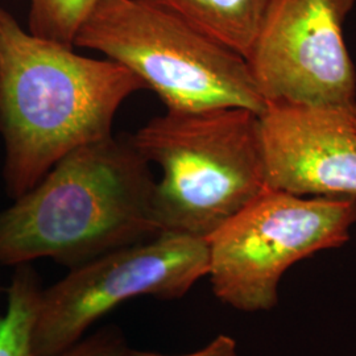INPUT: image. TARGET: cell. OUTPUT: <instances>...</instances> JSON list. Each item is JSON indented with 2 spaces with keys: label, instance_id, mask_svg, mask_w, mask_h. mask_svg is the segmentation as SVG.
Returning <instances> with one entry per match:
<instances>
[{
  "label": "cell",
  "instance_id": "cell-1",
  "mask_svg": "<svg viewBox=\"0 0 356 356\" xmlns=\"http://www.w3.org/2000/svg\"><path fill=\"white\" fill-rule=\"evenodd\" d=\"M145 85L113 60L38 38L0 6L3 177L16 200L76 148L113 135L122 103Z\"/></svg>",
  "mask_w": 356,
  "mask_h": 356
},
{
  "label": "cell",
  "instance_id": "cell-2",
  "mask_svg": "<svg viewBox=\"0 0 356 356\" xmlns=\"http://www.w3.org/2000/svg\"><path fill=\"white\" fill-rule=\"evenodd\" d=\"M148 164L113 135L66 154L0 211V266L49 257L73 269L161 234Z\"/></svg>",
  "mask_w": 356,
  "mask_h": 356
},
{
  "label": "cell",
  "instance_id": "cell-3",
  "mask_svg": "<svg viewBox=\"0 0 356 356\" xmlns=\"http://www.w3.org/2000/svg\"><path fill=\"white\" fill-rule=\"evenodd\" d=\"M128 138L161 168L152 194L160 232L207 239L267 189L259 114L248 108L166 111Z\"/></svg>",
  "mask_w": 356,
  "mask_h": 356
},
{
  "label": "cell",
  "instance_id": "cell-4",
  "mask_svg": "<svg viewBox=\"0 0 356 356\" xmlns=\"http://www.w3.org/2000/svg\"><path fill=\"white\" fill-rule=\"evenodd\" d=\"M74 47L124 66L166 111L266 108L247 61L147 0H101L79 28Z\"/></svg>",
  "mask_w": 356,
  "mask_h": 356
},
{
  "label": "cell",
  "instance_id": "cell-5",
  "mask_svg": "<svg viewBox=\"0 0 356 356\" xmlns=\"http://www.w3.org/2000/svg\"><path fill=\"white\" fill-rule=\"evenodd\" d=\"M355 223L356 198H307L267 188L206 239L213 292L244 313L272 310L285 272L342 247Z\"/></svg>",
  "mask_w": 356,
  "mask_h": 356
},
{
  "label": "cell",
  "instance_id": "cell-6",
  "mask_svg": "<svg viewBox=\"0 0 356 356\" xmlns=\"http://www.w3.org/2000/svg\"><path fill=\"white\" fill-rule=\"evenodd\" d=\"M207 275V241L175 232H161L73 268L41 292L32 329L33 354L57 355L116 306L141 296L181 298Z\"/></svg>",
  "mask_w": 356,
  "mask_h": 356
},
{
  "label": "cell",
  "instance_id": "cell-7",
  "mask_svg": "<svg viewBox=\"0 0 356 356\" xmlns=\"http://www.w3.org/2000/svg\"><path fill=\"white\" fill-rule=\"evenodd\" d=\"M356 0H279L247 58L267 103L356 113V72L343 26Z\"/></svg>",
  "mask_w": 356,
  "mask_h": 356
},
{
  "label": "cell",
  "instance_id": "cell-8",
  "mask_svg": "<svg viewBox=\"0 0 356 356\" xmlns=\"http://www.w3.org/2000/svg\"><path fill=\"white\" fill-rule=\"evenodd\" d=\"M259 131L268 189L356 198V113L267 103Z\"/></svg>",
  "mask_w": 356,
  "mask_h": 356
},
{
  "label": "cell",
  "instance_id": "cell-9",
  "mask_svg": "<svg viewBox=\"0 0 356 356\" xmlns=\"http://www.w3.org/2000/svg\"><path fill=\"white\" fill-rule=\"evenodd\" d=\"M247 61L279 0H147Z\"/></svg>",
  "mask_w": 356,
  "mask_h": 356
},
{
  "label": "cell",
  "instance_id": "cell-10",
  "mask_svg": "<svg viewBox=\"0 0 356 356\" xmlns=\"http://www.w3.org/2000/svg\"><path fill=\"white\" fill-rule=\"evenodd\" d=\"M38 273L22 264L8 288V306L0 317V356H35L32 329L41 296Z\"/></svg>",
  "mask_w": 356,
  "mask_h": 356
},
{
  "label": "cell",
  "instance_id": "cell-11",
  "mask_svg": "<svg viewBox=\"0 0 356 356\" xmlns=\"http://www.w3.org/2000/svg\"><path fill=\"white\" fill-rule=\"evenodd\" d=\"M101 0H29L28 31L74 48V38Z\"/></svg>",
  "mask_w": 356,
  "mask_h": 356
},
{
  "label": "cell",
  "instance_id": "cell-12",
  "mask_svg": "<svg viewBox=\"0 0 356 356\" xmlns=\"http://www.w3.org/2000/svg\"><path fill=\"white\" fill-rule=\"evenodd\" d=\"M126 339L118 327H104L54 356H122Z\"/></svg>",
  "mask_w": 356,
  "mask_h": 356
},
{
  "label": "cell",
  "instance_id": "cell-13",
  "mask_svg": "<svg viewBox=\"0 0 356 356\" xmlns=\"http://www.w3.org/2000/svg\"><path fill=\"white\" fill-rule=\"evenodd\" d=\"M122 356H170L163 355V354H156V353H148V351H138V350H131L127 348L124 354ZM179 356H241L238 351V344L235 339H232L229 335H218L216 339H213L204 348L186 354V355Z\"/></svg>",
  "mask_w": 356,
  "mask_h": 356
}]
</instances>
